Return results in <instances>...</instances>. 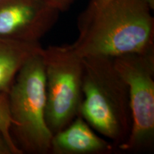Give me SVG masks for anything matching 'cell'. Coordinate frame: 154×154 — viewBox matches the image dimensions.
<instances>
[{
    "label": "cell",
    "mask_w": 154,
    "mask_h": 154,
    "mask_svg": "<svg viewBox=\"0 0 154 154\" xmlns=\"http://www.w3.org/2000/svg\"><path fill=\"white\" fill-rule=\"evenodd\" d=\"M154 0H111L79 29L82 57L115 58L154 50Z\"/></svg>",
    "instance_id": "1"
},
{
    "label": "cell",
    "mask_w": 154,
    "mask_h": 154,
    "mask_svg": "<svg viewBox=\"0 0 154 154\" xmlns=\"http://www.w3.org/2000/svg\"><path fill=\"white\" fill-rule=\"evenodd\" d=\"M83 63L80 115L118 151L132 126L128 86L116 69L113 58L89 56L83 57Z\"/></svg>",
    "instance_id": "2"
},
{
    "label": "cell",
    "mask_w": 154,
    "mask_h": 154,
    "mask_svg": "<svg viewBox=\"0 0 154 154\" xmlns=\"http://www.w3.org/2000/svg\"><path fill=\"white\" fill-rule=\"evenodd\" d=\"M41 52L25 63L8 92L11 136L22 154H48L51 149L53 134L46 121L45 74Z\"/></svg>",
    "instance_id": "3"
},
{
    "label": "cell",
    "mask_w": 154,
    "mask_h": 154,
    "mask_svg": "<svg viewBox=\"0 0 154 154\" xmlns=\"http://www.w3.org/2000/svg\"><path fill=\"white\" fill-rule=\"evenodd\" d=\"M46 84L45 116L53 134L62 130L78 115L83 101V57L72 45L42 49Z\"/></svg>",
    "instance_id": "4"
},
{
    "label": "cell",
    "mask_w": 154,
    "mask_h": 154,
    "mask_svg": "<svg viewBox=\"0 0 154 154\" xmlns=\"http://www.w3.org/2000/svg\"><path fill=\"white\" fill-rule=\"evenodd\" d=\"M116 69L128 86L132 126L118 151H151L154 146V50L113 58Z\"/></svg>",
    "instance_id": "5"
},
{
    "label": "cell",
    "mask_w": 154,
    "mask_h": 154,
    "mask_svg": "<svg viewBox=\"0 0 154 154\" xmlns=\"http://www.w3.org/2000/svg\"><path fill=\"white\" fill-rule=\"evenodd\" d=\"M59 13L44 0H0V37L39 43Z\"/></svg>",
    "instance_id": "6"
},
{
    "label": "cell",
    "mask_w": 154,
    "mask_h": 154,
    "mask_svg": "<svg viewBox=\"0 0 154 154\" xmlns=\"http://www.w3.org/2000/svg\"><path fill=\"white\" fill-rule=\"evenodd\" d=\"M116 146L100 137L80 114L66 127L53 134L50 153L111 154Z\"/></svg>",
    "instance_id": "7"
},
{
    "label": "cell",
    "mask_w": 154,
    "mask_h": 154,
    "mask_svg": "<svg viewBox=\"0 0 154 154\" xmlns=\"http://www.w3.org/2000/svg\"><path fill=\"white\" fill-rule=\"evenodd\" d=\"M42 49L39 43L0 37V92L8 93L19 70Z\"/></svg>",
    "instance_id": "8"
},
{
    "label": "cell",
    "mask_w": 154,
    "mask_h": 154,
    "mask_svg": "<svg viewBox=\"0 0 154 154\" xmlns=\"http://www.w3.org/2000/svg\"><path fill=\"white\" fill-rule=\"evenodd\" d=\"M11 123L8 93L0 92V138H5L9 142L14 143L10 132Z\"/></svg>",
    "instance_id": "9"
},
{
    "label": "cell",
    "mask_w": 154,
    "mask_h": 154,
    "mask_svg": "<svg viewBox=\"0 0 154 154\" xmlns=\"http://www.w3.org/2000/svg\"><path fill=\"white\" fill-rule=\"evenodd\" d=\"M111 0H90L87 7L79 17L78 22H77L78 28L82 26L94 13L99 10L102 7L106 5Z\"/></svg>",
    "instance_id": "10"
},
{
    "label": "cell",
    "mask_w": 154,
    "mask_h": 154,
    "mask_svg": "<svg viewBox=\"0 0 154 154\" xmlns=\"http://www.w3.org/2000/svg\"><path fill=\"white\" fill-rule=\"evenodd\" d=\"M51 7L61 12L70 8V7L76 0H44Z\"/></svg>",
    "instance_id": "11"
}]
</instances>
